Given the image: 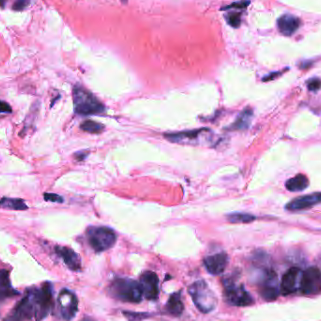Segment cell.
<instances>
[{
  "mask_svg": "<svg viewBox=\"0 0 321 321\" xmlns=\"http://www.w3.org/2000/svg\"><path fill=\"white\" fill-rule=\"evenodd\" d=\"M44 199H45V201L53 202V203H62L63 202V198L59 194H47V193H45L44 194Z\"/></svg>",
  "mask_w": 321,
  "mask_h": 321,
  "instance_id": "28",
  "label": "cell"
},
{
  "mask_svg": "<svg viewBox=\"0 0 321 321\" xmlns=\"http://www.w3.org/2000/svg\"><path fill=\"white\" fill-rule=\"evenodd\" d=\"M189 294L192 297L195 306L201 313L208 314L217 307L218 300L216 295L205 281L194 282L189 287Z\"/></svg>",
  "mask_w": 321,
  "mask_h": 321,
  "instance_id": "2",
  "label": "cell"
},
{
  "mask_svg": "<svg viewBox=\"0 0 321 321\" xmlns=\"http://www.w3.org/2000/svg\"><path fill=\"white\" fill-rule=\"evenodd\" d=\"M307 88L310 91H317L321 89V80L317 77L311 78L307 81Z\"/></svg>",
  "mask_w": 321,
  "mask_h": 321,
  "instance_id": "26",
  "label": "cell"
},
{
  "mask_svg": "<svg viewBox=\"0 0 321 321\" xmlns=\"http://www.w3.org/2000/svg\"><path fill=\"white\" fill-rule=\"evenodd\" d=\"M80 128L83 131L90 133V134H100L104 131L105 126L99 122L93 121V120H86L82 122L80 125Z\"/></svg>",
  "mask_w": 321,
  "mask_h": 321,
  "instance_id": "24",
  "label": "cell"
},
{
  "mask_svg": "<svg viewBox=\"0 0 321 321\" xmlns=\"http://www.w3.org/2000/svg\"><path fill=\"white\" fill-rule=\"evenodd\" d=\"M228 264V256L225 253L212 254L204 259V265L207 270L212 275L223 273Z\"/></svg>",
  "mask_w": 321,
  "mask_h": 321,
  "instance_id": "14",
  "label": "cell"
},
{
  "mask_svg": "<svg viewBox=\"0 0 321 321\" xmlns=\"http://www.w3.org/2000/svg\"><path fill=\"white\" fill-rule=\"evenodd\" d=\"M87 155H88V152H77L76 154H75V158H76V160H78V161H83L84 159H86V157H87Z\"/></svg>",
  "mask_w": 321,
  "mask_h": 321,
  "instance_id": "32",
  "label": "cell"
},
{
  "mask_svg": "<svg viewBox=\"0 0 321 321\" xmlns=\"http://www.w3.org/2000/svg\"><path fill=\"white\" fill-rule=\"evenodd\" d=\"M226 21L232 28H239L241 24V15L238 12H230L228 15H225Z\"/></svg>",
  "mask_w": 321,
  "mask_h": 321,
  "instance_id": "25",
  "label": "cell"
},
{
  "mask_svg": "<svg viewBox=\"0 0 321 321\" xmlns=\"http://www.w3.org/2000/svg\"><path fill=\"white\" fill-rule=\"evenodd\" d=\"M253 116H254L253 109L250 108V107H247L242 112L239 114L238 119L232 124L230 129L237 130V131L246 130L247 128L249 127L250 124H251Z\"/></svg>",
  "mask_w": 321,
  "mask_h": 321,
  "instance_id": "21",
  "label": "cell"
},
{
  "mask_svg": "<svg viewBox=\"0 0 321 321\" xmlns=\"http://www.w3.org/2000/svg\"><path fill=\"white\" fill-rule=\"evenodd\" d=\"M75 112L81 116L101 114L105 111V105L89 90L81 86H75L73 90Z\"/></svg>",
  "mask_w": 321,
  "mask_h": 321,
  "instance_id": "1",
  "label": "cell"
},
{
  "mask_svg": "<svg viewBox=\"0 0 321 321\" xmlns=\"http://www.w3.org/2000/svg\"><path fill=\"white\" fill-rule=\"evenodd\" d=\"M55 251L71 270L78 271L81 269L80 256L74 250L68 247L57 246L55 248Z\"/></svg>",
  "mask_w": 321,
  "mask_h": 321,
  "instance_id": "16",
  "label": "cell"
},
{
  "mask_svg": "<svg viewBox=\"0 0 321 321\" xmlns=\"http://www.w3.org/2000/svg\"><path fill=\"white\" fill-rule=\"evenodd\" d=\"M0 113H4V114L12 113L11 105L3 101H0Z\"/></svg>",
  "mask_w": 321,
  "mask_h": 321,
  "instance_id": "30",
  "label": "cell"
},
{
  "mask_svg": "<svg viewBox=\"0 0 321 321\" xmlns=\"http://www.w3.org/2000/svg\"><path fill=\"white\" fill-rule=\"evenodd\" d=\"M259 291L263 299L268 301L275 300L279 297L281 287L279 285L278 276L273 270L266 271L259 284Z\"/></svg>",
  "mask_w": 321,
  "mask_h": 321,
  "instance_id": "10",
  "label": "cell"
},
{
  "mask_svg": "<svg viewBox=\"0 0 321 321\" xmlns=\"http://www.w3.org/2000/svg\"><path fill=\"white\" fill-rule=\"evenodd\" d=\"M208 129H198L187 132H179V133H172L165 135V138L170 142L178 143V144H196L199 140V137L204 133L208 132Z\"/></svg>",
  "mask_w": 321,
  "mask_h": 321,
  "instance_id": "15",
  "label": "cell"
},
{
  "mask_svg": "<svg viewBox=\"0 0 321 321\" xmlns=\"http://www.w3.org/2000/svg\"><path fill=\"white\" fill-rule=\"evenodd\" d=\"M255 220V217L249 213H232L227 216V221L231 224H249Z\"/></svg>",
  "mask_w": 321,
  "mask_h": 321,
  "instance_id": "23",
  "label": "cell"
},
{
  "mask_svg": "<svg viewBox=\"0 0 321 321\" xmlns=\"http://www.w3.org/2000/svg\"><path fill=\"white\" fill-rule=\"evenodd\" d=\"M166 310L169 314L174 315V316H180L181 314L183 313L184 305L182 302L180 292H176V293L172 294L167 303H166Z\"/></svg>",
  "mask_w": 321,
  "mask_h": 321,
  "instance_id": "19",
  "label": "cell"
},
{
  "mask_svg": "<svg viewBox=\"0 0 321 321\" xmlns=\"http://www.w3.org/2000/svg\"><path fill=\"white\" fill-rule=\"evenodd\" d=\"M299 288L304 295H316L321 292V270L310 267L302 272Z\"/></svg>",
  "mask_w": 321,
  "mask_h": 321,
  "instance_id": "8",
  "label": "cell"
},
{
  "mask_svg": "<svg viewBox=\"0 0 321 321\" xmlns=\"http://www.w3.org/2000/svg\"><path fill=\"white\" fill-rule=\"evenodd\" d=\"M53 307V286L48 282L38 288L35 319L42 321L49 314Z\"/></svg>",
  "mask_w": 321,
  "mask_h": 321,
  "instance_id": "7",
  "label": "cell"
},
{
  "mask_svg": "<svg viewBox=\"0 0 321 321\" xmlns=\"http://www.w3.org/2000/svg\"><path fill=\"white\" fill-rule=\"evenodd\" d=\"M309 186V179L305 175L299 174L294 178L288 179L285 183V187L289 192H301Z\"/></svg>",
  "mask_w": 321,
  "mask_h": 321,
  "instance_id": "20",
  "label": "cell"
},
{
  "mask_svg": "<svg viewBox=\"0 0 321 321\" xmlns=\"http://www.w3.org/2000/svg\"><path fill=\"white\" fill-rule=\"evenodd\" d=\"M30 0H15L13 9L15 11H22L25 8L30 5Z\"/></svg>",
  "mask_w": 321,
  "mask_h": 321,
  "instance_id": "29",
  "label": "cell"
},
{
  "mask_svg": "<svg viewBox=\"0 0 321 321\" xmlns=\"http://www.w3.org/2000/svg\"><path fill=\"white\" fill-rule=\"evenodd\" d=\"M0 208L1 209H11V210H26L29 209L25 202L17 198H10V197H2L0 200Z\"/></svg>",
  "mask_w": 321,
  "mask_h": 321,
  "instance_id": "22",
  "label": "cell"
},
{
  "mask_svg": "<svg viewBox=\"0 0 321 321\" xmlns=\"http://www.w3.org/2000/svg\"><path fill=\"white\" fill-rule=\"evenodd\" d=\"M110 293L114 298L124 302L138 303L143 299L140 284L128 278L116 279L110 286Z\"/></svg>",
  "mask_w": 321,
  "mask_h": 321,
  "instance_id": "3",
  "label": "cell"
},
{
  "mask_svg": "<svg viewBox=\"0 0 321 321\" xmlns=\"http://www.w3.org/2000/svg\"><path fill=\"white\" fill-rule=\"evenodd\" d=\"M82 321H93L92 319H90V318H86V319H83Z\"/></svg>",
  "mask_w": 321,
  "mask_h": 321,
  "instance_id": "34",
  "label": "cell"
},
{
  "mask_svg": "<svg viewBox=\"0 0 321 321\" xmlns=\"http://www.w3.org/2000/svg\"><path fill=\"white\" fill-rule=\"evenodd\" d=\"M300 25H301V20L299 17L289 14L282 15L277 21L278 30L285 36L293 35L297 30H299Z\"/></svg>",
  "mask_w": 321,
  "mask_h": 321,
  "instance_id": "17",
  "label": "cell"
},
{
  "mask_svg": "<svg viewBox=\"0 0 321 321\" xmlns=\"http://www.w3.org/2000/svg\"><path fill=\"white\" fill-rule=\"evenodd\" d=\"M250 4L249 0H240L238 2H234L230 5H227L225 7L222 8V11H225V10H231V9H245L248 7V5Z\"/></svg>",
  "mask_w": 321,
  "mask_h": 321,
  "instance_id": "27",
  "label": "cell"
},
{
  "mask_svg": "<svg viewBox=\"0 0 321 321\" xmlns=\"http://www.w3.org/2000/svg\"><path fill=\"white\" fill-rule=\"evenodd\" d=\"M282 74H283V72H275V73H272V74H270V75H268V76L264 77L263 80H264V81H269V80L275 79L276 77L280 76Z\"/></svg>",
  "mask_w": 321,
  "mask_h": 321,
  "instance_id": "31",
  "label": "cell"
},
{
  "mask_svg": "<svg viewBox=\"0 0 321 321\" xmlns=\"http://www.w3.org/2000/svg\"><path fill=\"white\" fill-rule=\"evenodd\" d=\"M18 295L19 292L15 290L11 285L9 272L5 269H0V301Z\"/></svg>",
  "mask_w": 321,
  "mask_h": 321,
  "instance_id": "18",
  "label": "cell"
},
{
  "mask_svg": "<svg viewBox=\"0 0 321 321\" xmlns=\"http://www.w3.org/2000/svg\"><path fill=\"white\" fill-rule=\"evenodd\" d=\"M122 3H126L127 2L128 0H120Z\"/></svg>",
  "mask_w": 321,
  "mask_h": 321,
  "instance_id": "35",
  "label": "cell"
},
{
  "mask_svg": "<svg viewBox=\"0 0 321 321\" xmlns=\"http://www.w3.org/2000/svg\"><path fill=\"white\" fill-rule=\"evenodd\" d=\"M58 304L61 317L65 321H71L78 310V299L75 294L68 289H63L58 297Z\"/></svg>",
  "mask_w": 321,
  "mask_h": 321,
  "instance_id": "9",
  "label": "cell"
},
{
  "mask_svg": "<svg viewBox=\"0 0 321 321\" xmlns=\"http://www.w3.org/2000/svg\"><path fill=\"white\" fill-rule=\"evenodd\" d=\"M319 204H321V193H314L297 197L296 199L289 202L285 209L289 211H300L312 209Z\"/></svg>",
  "mask_w": 321,
  "mask_h": 321,
  "instance_id": "13",
  "label": "cell"
},
{
  "mask_svg": "<svg viewBox=\"0 0 321 321\" xmlns=\"http://www.w3.org/2000/svg\"><path fill=\"white\" fill-rule=\"evenodd\" d=\"M5 1H6V0H0V6H1V7H3V6L5 5Z\"/></svg>",
  "mask_w": 321,
  "mask_h": 321,
  "instance_id": "33",
  "label": "cell"
},
{
  "mask_svg": "<svg viewBox=\"0 0 321 321\" xmlns=\"http://www.w3.org/2000/svg\"><path fill=\"white\" fill-rule=\"evenodd\" d=\"M224 298L233 306H250L254 303V299L244 288L243 285L227 281L224 283Z\"/></svg>",
  "mask_w": 321,
  "mask_h": 321,
  "instance_id": "6",
  "label": "cell"
},
{
  "mask_svg": "<svg viewBox=\"0 0 321 321\" xmlns=\"http://www.w3.org/2000/svg\"><path fill=\"white\" fill-rule=\"evenodd\" d=\"M38 288H30L8 315L5 321H28L35 316Z\"/></svg>",
  "mask_w": 321,
  "mask_h": 321,
  "instance_id": "5",
  "label": "cell"
},
{
  "mask_svg": "<svg viewBox=\"0 0 321 321\" xmlns=\"http://www.w3.org/2000/svg\"><path fill=\"white\" fill-rule=\"evenodd\" d=\"M301 275H302L301 270L297 267H293L291 269H288L284 273L280 284L281 292L284 295H290L297 291L300 284Z\"/></svg>",
  "mask_w": 321,
  "mask_h": 321,
  "instance_id": "12",
  "label": "cell"
},
{
  "mask_svg": "<svg viewBox=\"0 0 321 321\" xmlns=\"http://www.w3.org/2000/svg\"><path fill=\"white\" fill-rule=\"evenodd\" d=\"M87 238L90 247L97 253L105 252L114 246L117 241L115 231L105 226H91L87 230Z\"/></svg>",
  "mask_w": 321,
  "mask_h": 321,
  "instance_id": "4",
  "label": "cell"
},
{
  "mask_svg": "<svg viewBox=\"0 0 321 321\" xmlns=\"http://www.w3.org/2000/svg\"><path fill=\"white\" fill-rule=\"evenodd\" d=\"M140 286L143 297L149 300H155L159 296V279L157 274L152 271H146L140 277Z\"/></svg>",
  "mask_w": 321,
  "mask_h": 321,
  "instance_id": "11",
  "label": "cell"
}]
</instances>
